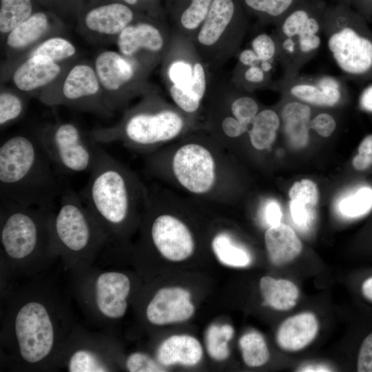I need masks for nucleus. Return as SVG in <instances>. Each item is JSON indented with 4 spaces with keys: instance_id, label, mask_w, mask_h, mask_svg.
<instances>
[{
    "instance_id": "15",
    "label": "nucleus",
    "mask_w": 372,
    "mask_h": 372,
    "mask_svg": "<svg viewBox=\"0 0 372 372\" xmlns=\"http://www.w3.org/2000/svg\"><path fill=\"white\" fill-rule=\"evenodd\" d=\"M34 136L52 164L65 173L90 172L101 148L90 134L72 122L46 123Z\"/></svg>"
},
{
    "instance_id": "4",
    "label": "nucleus",
    "mask_w": 372,
    "mask_h": 372,
    "mask_svg": "<svg viewBox=\"0 0 372 372\" xmlns=\"http://www.w3.org/2000/svg\"><path fill=\"white\" fill-rule=\"evenodd\" d=\"M54 211L0 197L1 269L8 278L36 276L59 259L52 229Z\"/></svg>"
},
{
    "instance_id": "18",
    "label": "nucleus",
    "mask_w": 372,
    "mask_h": 372,
    "mask_svg": "<svg viewBox=\"0 0 372 372\" xmlns=\"http://www.w3.org/2000/svg\"><path fill=\"white\" fill-rule=\"evenodd\" d=\"M143 14L121 0H84L76 30L92 43H115L121 32Z\"/></svg>"
},
{
    "instance_id": "26",
    "label": "nucleus",
    "mask_w": 372,
    "mask_h": 372,
    "mask_svg": "<svg viewBox=\"0 0 372 372\" xmlns=\"http://www.w3.org/2000/svg\"><path fill=\"white\" fill-rule=\"evenodd\" d=\"M202 356L203 349L196 338L188 335H174L160 344L155 359L163 366L176 364L194 366L200 361Z\"/></svg>"
},
{
    "instance_id": "22",
    "label": "nucleus",
    "mask_w": 372,
    "mask_h": 372,
    "mask_svg": "<svg viewBox=\"0 0 372 372\" xmlns=\"http://www.w3.org/2000/svg\"><path fill=\"white\" fill-rule=\"evenodd\" d=\"M194 312L189 291L181 287L159 289L147 302L145 315L153 325L181 322L190 318Z\"/></svg>"
},
{
    "instance_id": "33",
    "label": "nucleus",
    "mask_w": 372,
    "mask_h": 372,
    "mask_svg": "<svg viewBox=\"0 0 372 372\" xmlns=\"http://www.w3.org/2000/svg\"><path fill=\"white\" fill-rule=\"evenodd\" d=\"M41 9L37 0H0L1 40Z\"/></svg>"
},
{
    "instance_id": "3",
    "label": "nucleus",
    "mask_w": 372,
    "mask_h": 372,
    "mask_svg": "<svg viewBox=\"0 0 372 372\" xmlns=\"http://www.w3.org/2000/svg\"><path fill=\"white\" fill-rule=\"evenodd\" d=\"M90 173L79 194L106 234L107 243L123 247L126 238L141 223L149 186L101 147Z\"/></svg>"
},
{
    "instance_id": "27",
    "label": "nucleus",
    "mask_w": 372,
    "mask_h": 372,
    "mask_svg": "<svg viewBox=\"0 0 372 372\" xmlns=\"http://www.w3.org/2000/svg\"><path fill=\"white\" fill-rule=\"evenodd\" d=\"M265 243L269 258L275 265L292 261L302 249L301 241L294 230L282 223L267 229Z\"/></svg>"
},
{
    "instance_id": "8",
    "label": "nucleus",
    "mask_w": 372,
    "mask_h": 372,
    "mask_svg": "<svg viewBox=\"0 0 372 372\" xmlns=\"http://www.w3.org/2000/svg\"><path fill=\"white\" fill-rule=\"evenodd\" d=\"M323 37L346 81L372 82V30L360 14L342 0L328 5Z\"/></svg>"
},
{
    "instance_id": "43",
    "label": "nucleus",
    "mask_w": 372,
    "mask_h": 372,
    "mask_svg": "<svg viewBox=\"0 0 372 372\" xmlns=\"http://www.w3.org/2000/svg\"><path fill=\"white\" fill-rule=\"evenodd\" d=\"M311 131L318 136L327 138L331 136L337 128L335 117L329 112H320L312 116L310 120Z\"/></svg>"
},
{
    "instance_id": "35",
    "label": "nucleus",
    "mask_w": 372,
    "mask_h": 372,
    "mask_svg": "<svg viewBox=\"0 0 372 372\" xmlns=\"http://www.w3.org/2000/svg\"><path fill=\"white\" fill-rule=\"evenodd\" d=\"M273 74L260 65L234 66L230 81L243 90L252 92L257 90L271 89L275 81Z\"/></svg>"
},
{
    "instance_id": "17",
    "label": "nucleus",
    "mask_w": 372,
    "mask_h": 372,
    "mask_svg": "<svg viewBox=\"0 0 372 372\" xmlns=\"http://www.w3.org/2000/svg\"><path fill=\"white\" fill-rule=\"evenodd\" d=\"M115 347L108 331L90 332L76 324L61 351L58 369L109 372L115 369Z\"/></svg>"
},
{
    "instance_id": "1",
    "label": "nucleus",
    "mask_w": 372,
    "mask_h": 372,
    "mask_svg": "<svg viewBox=\"0 0 372 372\" xmlns=\"http://www.w3.org/2000/svg\"><path fill=\"white\" fill-rule=\"evenodd\" d=\"M44 273L7 294L1 347L6 364L18 371H52L76 324L68 298Z\"/></svg>"
},
{
    "instance_id": "9",
    "label": "nucleus",
    "mask_w": 372,
    "mask_h": 372,
    "mask_svg": "<svg viewBox=\"0 0 372 372\" xmlns=\"http://www.w3.org/2000/svg\"><path fill=\"white\" fill-rule=\"evenodd\" d=\"M160 65L170 101L186 115L201 122L210 87L209 67L192 40L173 30L169 48Z\"/></svg>"
},
{
    "instance_id": "32",
    "label": "nucleus",
    "mask_w": 372,
    "mask_h": 372,
    "mask_svg": "<svg viewBox=\"0 0 372 372\" xmlns=\"http://www.w3.org/2000/svg\"><path fill=\"white\" fill-rule=\"evenodd\" d=\"M300 0H240L249 17L262 25L275 26Z\"/></svg>"
},
{
    "instance_id": "19",
    "label": "nucleus",
    "mask_w": 372,
    "mask_h": 372,
    "mask_svg": "<svg viewBox=\"0 0 372 372\" xmlns=\"http://www.w3.org/2000/svg\"><path fill=\"white\" fill-rule=\"evenodd\" d=\"M346 79L329 74L298 75L274 81L271 90L311 107L333 108L348 98Z\"/></svg>"
},
{
    "instance_id": "38",
    "label": "nucleus",
    "mask_w": 372,
    "mask_h": 372,
    "mask_svg": "<svg viewBox=\"0 0 372 372\" xmlns=\"http://www.w3.org/2000/svg\"><path fill=\"white\" fill-rule=\"evenodd\" d=\"M372 208V189L362 187L355 192L344 198L340 203L339 209L345 217L357 218Z\"/></svg>"
},
{
    "instance_id": "41",
    "label": "nucleus",
    "mask_w": 372,
    "mask_h": 372,
    "mask_svg": "<svg viewBox=\"0 0 372 372\" xmlns=\"http://www.w3.org/2000/svg\"><path fill=\"white\" fill-rule=\"evenodd\" d=\"M43 9L51 11L63 20L75 19L83 5L84 0H37Z\"/></svg>"
},
{
    "instance_id": "48",
    "label": "nucleus",
    "mask_w": 372,
    "mask_h": 372,
    "mask_svg": "<svg viewBox=\"0 0 372 372\" xmlns=\"http://www.w3.org/2000/svg\"><path fill=\"white\" fill-rule=\"evenodd\" d=\"M264 204L262 216L265 223L269 227L279 224L282 218V211L279 204L273 200H269Z\"/></svg>"
},
{
    "instance_id": "44",
    "label": "nucleus",
    "mask_w": 372,
    "mask_h": 372,
    "mask_svg": "<svg viewBox=\"0 0 372 372\" xmlns=\"http://www.w3.org/2000/svg\"><path fill=\"white\" fill-rule=\"evenodd\" d=\"M352 166L360 172L372 166V134L366 136L360 142L358 152L353 158Z\"/></svg>"
},
{
    "instance_id": "25",
    "label": "nucleus",
    "mask_w": 372,
    "mask_h": 372,
    "mask_svg": "<svg viewBox=\"0 0 372 372\" xmlns=\"http://www.w3.org/2000/svg\"><path fill=\"white\" fill-rule=\"evenodd\" d=\"M318 323L311 313H302L285 320L277 332V342L280 348L289 351L302 349L316 338Z\"/></svg>"
},
{
    "instance_id": "21",
    "label": "nucleus",
    "mask_w": 372,
    "mask_h": 372,
    "mask_svg": "<svg viewBox=\"0 0 372 372\" xmlns=\"http://www.w3.org/2000/svg\"><path fill=\"white\" fill-rule=\"evenodd\" d=\"M65 32L63 19L51 11L41 9L1 40L3 62L11 61L44 39L63 35Z\"/></svg>"
},
{
    "instance_id": "51",
    "label": "nucleus",
    "mask_w": 372,
    "mask_h": 372,
    "mask_svg": "<svg viewBox=\"0 0 372 372\" xmlns=\"http://www.w3.org/2000/svg\"><path fill=\"white\" fill-rule=\"evenodd\" d=\"M360 293L362 298L372 304V276L366 277L362 282Z\"/></svg>"
},
{
    "instance_id": "29",
    "label": "nucleus",
    "mask_w": 372,
    "mask_h": 372,
    "mask_svg": "<svg viewBox=\"0 0 372 372\" xmlns=\"http://www.w3.org/2000/svg\"><path fill=\"white\" fill-rule=\"evenodd\" d=\"M281 129L279 112L272 108H261L251 123L246 135L250 145L257 151L268 150Z\"/></svg>"
},
{
    "instance_id": "50",
    "label": "nucleus",
    "mask_w": 372,
    "mask_h": 372,
    "mask_svg": "<svg viewBox=\"0 0 372 372\" xmlns=\"http://www.w3.org/2000/svg\"><path fill=\"white\" fill-rule=\"evenodd\" d=\"M360 104L363 110L372 112V83L363 90L360 98Z\"/></svg>"
},
{
    "instance_id": "42",
    "label": "nucleus",
    "mask_w": 372,
    "mask_h": 372,
    "mask_svg": "<svg viewBox=\"0 0 372 372\" xmlns=\"http://www.w3.org/2000/svg\"><path fill=\"white\" fill-rule=\"evenodd\" d=\"M125 368L130 372H163L164 366L156 359L144 352L130 353L124 362Z\"/></svg>"
},
{
    "instance_id": "28",
    "label": "nucleus",
    "mask_w": 372,
    "mask_h": 372,
    "mask_svg": "<svg viewBox=\"0 0 372 372\" xmlns=\"http://www.w3.org/2000/svg\"><path fill=\"white\" fill-rule=\"evenodd\" d=\"M36 55L45 56L61 63H72L79 59L76 45L63 35H56L44 39L11 61H2L1 72L23 59Z\"/></svg>"
},
{
    "instance_id": "23",
    "label": "nucleus",
    "mask_w": 372,
    "mask_h": 372,
    "mask_svg": "<svg viewBox=\"0 0 372 372\" xmlns=\"http://www.w3.org/2000/svg\"><path fill=\"white\" fill-rule=\"evenodd\" d=\"M312 113L309 105L282 94L279 110L281 130L290 146L299 149L308 144Z\"/></svg>"
},
{
    "instance_id": "6",
    "label": "nucleus",
    "mask_w": 372,
    "mask_h": 372,
    "mask_svg": "<svg viewBox=\"0 0 372 372\" xmlns=\"http://www.w3.org/2000/svg\"><path fill=\"white\" fill-rule=\"evenodd\" d=\"M34 134H16L0 146V197L24 206L54 208L64 189Z\"/></svg>"
},
{
    "instance_id": "47",
    "label": "nucleus",
    "mask_w": 372,
    "mask_h": 372,
    "mask_svg": "<svg viewBox=\"0 0 372 372\" xmlns=\"http://www.w3.org/2000/svg\"><path fill=\"white\" fill-rule=\"evenodd\" d=\"M358 372H372V331L362 341L357 356Z\"/></svg>"
},
{
    "instance_id": "20",
    "label": "nucleus",
    "mask_w": 372,
    "mask_h": 372,
    "mask_svg": "<svg viewBox=\"0 0 372 372\" xmlns=\"http://www.w3.org/2000/svg\"><path fill=\"white\" fill-rule=\"evenodd\" d=\"M72 63H58L43 55L29 56L1 72V84L10 83L16 89L37 98L58 81Z\"/></svg>"
},
{
    "instance_id": "37",
    "label": "nucleus",
    "mask_w": 372,
    "mask_h": 372,
    "mask_svg": "<svg viewBox=\"0 0 372 372\" xmlns=\"http://www.w3.org/2000/svg\"><path fill=\"white\" fill-rule=\"evenodd\" d=\"M234 329L229 324H211L206 333V348L210 357L222 361L229 355L228 342L234 335Z\"/></svg>"
},
{
    "instance_id": "5",
    "label": "nucleus",
    "mask_w": 372,
    "mask_h": 372,
    "mask_svg": "<svg viewBox=\"0 0 372 372\" xmlns=\"http://www.w3.org/2000/svg\"><path fill=\"white\" fill-rule=\"evenodd\" d=\"M201 128V122L186 115L155 90L123 111L118 122L93 129L98 143L118 142L147 155Z\"/></svg>"
},
{
    "instance_id": "13",
    "label": "nucleus",
    "mask_w": 372,
    "mask_h": 372,
    "mask_svg": "<svg viewBox=\"0 0 372 372\" xmlns=\"http://www.w3.org/2000/svg\"><path fill=\"white\" fill-rule=\"evenodd\" d=\"M92 61L105 105L113 114L157 89L149 81L152 72L118 51L101 50Z\"/></svg>"
},
{
    "instance_id": "52",
    "label": "nucleus",
    "mask_w": 372,
    "mask_h": 372,
    "mask_svg": "<svg viewBox=\"0 0 372 372\" xmlns=\"http://www.w3.org/2000/svg\"><path fill=\"white\" fill-rule=\"evenodd\" d=\"M302 371H329V369L323 366H307L302 368Z\"/></svg>"
},
{
    "instance_id": "30",
    "label": "nucleus",
    "mask_w": 372,
    "mask_h": 372,
    "mask_svg": "<svg viewBox=\"0 0 372 372\" xmlns=\"http://www.w3.org/2000/svg\"><path fill=\"white\" fill-rule=\"evenodd\" d=\"M260 289L263 304L273 309L285 311L296 304L298 289L291 281L264 276L260 280Z\"/></svg>"
},
{
    "instance_id": "11",
    "label": "nucleus",
    "mask_w": 372,
    "mask_h": 372,
    "mask_svg": "<svg viewBox=\"0 0 372 372\" xmlns=\"http://www.w3.org/2000/svg\"><path fill=\"white\" fill-rule=\"evenodd\" d=\"M327 6L324 0H300L275 25L273 34L283 72L281 78L300 74L318 53Z\"/></svg>"
},
{
    "instance_id": "16",
    "label": "nucleus",
    "mask_w": 372,
    "mask_h": 372,
    "mask_svg": "<svg viewBox=\"0 0 372 372\" xmlns=\"http://www.w3.org/2000/svg\"><path fill=\"white\" fill-rule=\"evenodd\" d=\"M172 34L167 18L145 14L127 26L115 43L122 55L152 72L166 54Z\"/></svg>"
},
{
    "instance_id": "36",
    "label": "nucleus",
    "mask_w": 372,
    "mask_h": 372,
    "mask_svg": "<svg viewBox=\"0 0 372 372\" xmlns=\"http://www.w3.org/2000/svg\"><path fill=\"white\" fill-rule=\"evenodd\" d=\"M245 363L251 367L265 364L269 358V352L264 338L258 332L243 335L239 340Z\"/></svg>"
},
{
    "instance_id": "24",
    "label": "nucleus",
    "mask_w": 372,
    "mask_h": 372,
    "mask_svg": "<svg viewBox=\"0 0 372 372\" xmlns=\"http://www.w3.org/2000/svg\"><path fill=\"white\" fill-rule=\"evenodd\" d=\"M214 0H165L164 9L175 32L192 40Z\"/></svg>"
},
{
    "instance_id": "45",
    "label": "nucleus",
    "mask_w": 372,
    "mask_h": 372,
    "mask_svg": "<svg viewBox=\"0 0 372 372\" xmlns=\"http://www.w3.org/2000/svg\"><path fill=\"white\" fill-rule=\"evenodd\" d=\"M134 10L156 17L167 18L161 0H121Z\"/></svg>"
},
{
    "instance_id": "14",
    "label": "nucleus",
    "mask_w": 372,
    "mask_h": 372,
    "mask_svg": "<svg viewBox=\"0 0 372 372\" xmlns=\"http://www.w3.org/2000/svg\"><path fill=\"white\" fill-rule=\"evenodd\" d=\"M48 106L63 105L103 118L114 114L105 105L92 61L77 59L52 85L37 98Z\"/></svg>"
},
{
    "instance_id": "34",
    "label": "nucleus",
    "mask_w": 372,
    "mask_h": 372,
    "mask_svg": "<svg viewBox=\"0 0 372 372\" xmlns=\"http://www.w3.org/2000/svg\"><path fill=\"white\" fill-rule=\"evenodd\" d=\"M28 94L6 83L0 87V127L3 129L19 120L25 114Z\"/></svg>"
},
{
    "instance_id": "2",
    "label": "nucleus",
    "mask_w": 372,
    "mask_h": 372,
    "mask_svg": "<svg viewBox=\"0 0 372 372\" xmlns=\"http://www.w3.org/2000/svg\"><path fill=\"white\" fill-rule=\"evenodd\" d=\"M147 173L203 204H228L234 174L229 151L202 128L145 156Z\"/></svg>"
},
{
    "instance_id": "12",
    "label": "nucleus",
    "mask_w": 372,
    "mask_h": 372,
    "mask_svg": "<svg viewBox=\"0 0 372 372\" xmlns=\"http://www.w3.org/2000/svg\"><path fill=\"white\" fill-rule=\"evenodd\" d=\"M240 0H214L192 40L203 60L217 68L236 56L249 28Z\"/></svg>"
},
{
    "instance_id": "49",
    "label": "nucleus",
    "mask_w": 372,
    "mask_h": 372,
    "mask_svg": "<svg viewBox=\"0 0 372 372\" xmlns=\"http://www.w3.org/2000/svg\"><path fill=\"white\" fill-rule=\"evenodd\" d=\"M360 14L368 23L372 22V0H342Z\"/></svg>"
},
{
    "instance_id": "40",
    "label": "nucleus",
    "mask_w": 372,
    "mask_h": 372,
    "mask_svg": "<svg viewBox=\"0 0 372 372\" xmlns=\"http://www.w3.org/2000/svg\"><path fill=\"white\" fill-rule=\"evenodd\" d=\"M290 200L314 207L319 198L316 184L309 179L295 182L289 191Z\"/></svg>"
},
{
    "instance_id": "39",
    "label": "nucleus",
    "mask_w": 372,
    "mask_h": 372,
    "mask_svg": "<svg viewBox=\"0 0 372 372\" xmlns=\"http://www.w3.org/2000/svg\"><path fill=\"white\" fill-rule=\"evenodd\" d=\"M248 46L262 63L273 68L278 63V46L273 34L258 33L252 38Z\"/></svg>"
},
{
    "instance_id": "7",
    "label": "nucleus",
    "mask_w": 372,
    "mask_h": 372,
    "mask_svg": "<svg viewBox=\"0 0 372 372\" xmlns=\"http://www.w3.org/2000/svg\"><path fill=\"white\" fill-rule=\"evenodd\" d=\"M52 229L59 259L70 272L95 264L108 238L79 194L64 187Z\"/></svg>"
},
{
    "instance_id": "10",
    "label": "nucleus",
    "mask_w": 372,
    "mask_h": 372,
    "mask_svg": "<svg viewBox=\"0 0 372 372\" xmlns=\"http://www.w3.org/2000/svg\"><path fill=\"white\" fill-rule=\"evenodd\" d=\"M70 273L72 293L89 321L108 331L125 316L132 288L127 273L96 263Z\"/></svg>"
},
{
    "instance_id": "46",
    "label": "nucleus",
    "mask_w": 372,
    "mask_h": 372,
    "mask_svg": "<svg viewBox=\"0 0 372 372\" xmlns=\"http://www.w3.org/2000/svg\"><path fill=\"white\" fill-rule=\"evenodd\" d=\"M290 211L293 223L301 229H307L313 221V207L290 200Z\"/></svg>"
},
{
    "instance_id": "31",
    "label": "nucleus",
    "mask_w": 372,
    "mask_h": 372,
    "mask_svg": "<svg viewBox=\"0 0 372 372\" xmlns=\"http://www.w3.org/2000/svg\"><path fill=\"white\" fill-rule=\"evenodd\" d=\"M211 247L223 264L235 267H246L251 262V256L227 230L218 231L211 238Z\"/></svg>"
}]
</instances>
